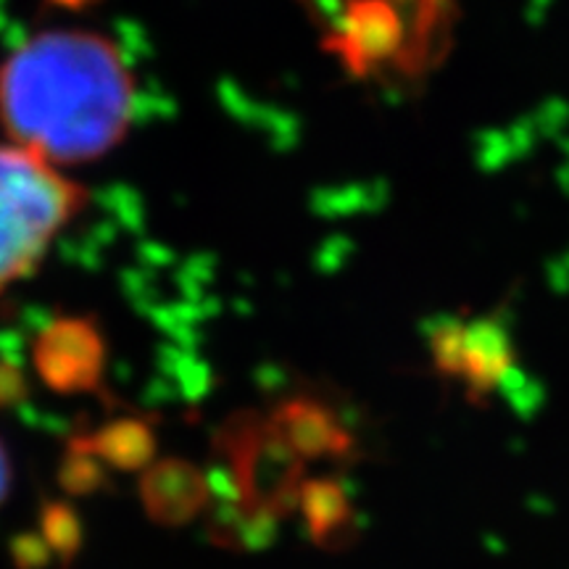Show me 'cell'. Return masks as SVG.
<instances>
[{
	"instance_id": "obj_2",
	"label": "cell",
	"mask_w": 569,
	"mask_h": 569,
	"mask_svg": "<svg viewBox=\"0 0 569 569\" xmlns=\"http://www.w3.org/2000/svg\"><path fill=\"white\" fill-rule=\"evenodd\" d=\"M82 184L21 146H0V293L30 274L82 209Z\"/></svg>"
},
{
	"instance_id": "obj_1",
	"label": "cell",
	"mask_w": 569,
	"mask_h": 569,
	"mask_svg": "<svg viewBox=\"0 0 569 569\" xmlns=\"http://www.w3.org/2000/svg\"><path fill=\"white\" fill-rule=\"evenodd\" d=\"M134 74L122 48L82 30L30 38L0 67V122L51 163L90 161L127 134Z\"/></svg>"
},
{
	"instance_id": "obj_3",
	"label": "cell",
	"mask_w": 569,
	"mask_h": 569,
	"mask_svg": "<svg viewBox=\"0 0 569 569\" xmlns=\"http://www.w3.org/2000/svg\"><path fill=\"white\" fill-rule=\"evenodd\" d=\"M9 482H11V467H9V457H6L3 446H0V501H3L6 493H9Z\"/></svg>"
}]
</instances>
